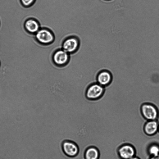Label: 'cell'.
I'll list each match as a JSON object with an SVG mask.
<instances>
[{"mask_svg":"<svg viewBox=\"0 0 159 159\" xmlns=\"http://www.w3.org/2000/svg\"><path fill=\"white\" fill-rule=\"evenodd\" d=\"M34 36L36 41L39 43L43 45L51 44L55 39L54 35L52 31L45 27L41 28Z\"/></svg>","mask_w":159,"mask_h":159,"instance_id":"6da1fadb","label":"cell"},{"mask_svg":"<svg viewBox=\"0 0 159 159\" xmlns=\"http://www.w3.org/2000/svg\"><path fill=\"white\" fill-rule=\"evenodd\" d=\"M140 111L142 116L147 120H157L158 118V110L156 106L152 103H143L141 106Z\"/></svg>","mask_w":159,"mask_h":159,"instance_id":"7a4b0ae2","label":"cell"},{"mask_svg":"<svg viewBox=\"0 0 159 159\" xmlns=\"http://www.w3.org/2000/svg\"><path fill=\"white\" fill-rule=\"evenodd\" d=\"M105 91V87L97 82H94L87 88L85 93L86 96L90 100H98L102 96Z\"/></svg>","mask_w":159,"mask_h":159,"instance_id":"3957f363","label":"cell"},{"mask_svg":"<svg viewBox=\"0 0 159 159\" xmlns=\"http://www.w3.org/2000/svg\"><path fill=\"white\" fill-rule=\"evenodd\" d=\"M70 54L61 48L56 50L52 55V60L55 66L59 67L64 66L69 63Z\"/></svg>","mask_w":159,"mask_h":159,"instance_id":"277c9868","label":"cell"},{"mask_svg":"<svg viewBox=\"0 0 159 159\" xmlns=\"http://www.w3.org/2000/svg\"><path fill=\"white\" fill-rule=\"evenodd\" d=\"M80 45V42L78 38L75 36H71L64 40L61 48L70 54L77 51Z\"/></svg>","mask_w":159,"mask_h":159,"instance_id":"5b68a950","label":"cell"},{"mask_svg":"<svg viewBox=\"0 0 159 159\" xmlns=\"http://www.w3.org/2000/svg\"><path fill=\"white\" fill-rule=\"evenodd\" d=\"M62 147L65 154L69 157H75L79 152V149L78 145L71 141H64L62 143Z\"/></svg>","mask_w":159,"mask_h":159,"instance_id":"8992f818","label":"cell"},{"mask_svg":"<svg viewBox=\"0 0 159 159\" xmlns=\"http://www.w3.org/2000/svg\"><path fill=\"white\" fill-rule=\"evenodd\" d=\"M112 80V75L111 73L106 69L100 70L96 77V82L104 87L109 85Z\"/></svg>","mask_w":159,"mask_h":159,"instance_id":"52a82bcc","label":"cell"},{"mask_svg":"<svg viewBox=\"0 0 159 159\" xmlns=\"http://www.w3.org/2000/svg\"><path fill=\"white\" fill-rule=\"evenodd\" d=\"M24 26L26 32L34 35L41 28L39 21L34 18H30L26 19L24 22Z\"/></svg>","mask_w":159,"mask_h":159,"instance_id":"ba28073f","label":"cell"},{"mask_svg":"<svg viewBox=\"0 0 159 159\" xmlns=\"http://www.w3.org/2000/svg\"><path fill=\"white\" fill-rule=\"evenodd\" d=\"M118 153L120 157L123 159H129L134 157L135 152L132 146L125 145L120 148Z\"/></svg>","mask_w":159,"mask_h":159,"instance_id":"9c48e42d","label":"cell"},{"mask_svg":"<svg viewBox=\"0 0 159 159\" xmlns=\"http://www.w3.org/2000/svg\"><path fill=\"white\" fill-rule=\"evenodd\" d=\"M159 125L157 120H147L144 124L143 129L145 133L152 135L158 131Z\"/></svg>","mask_w":159,"mask_h":159,"instance_id":"30bf717a","label":"cell"},{"mask_svg":"<svg viewBox=\"0 0 159 159\" xmlns=\"http://www.w3.org/2000/svg\"><path fill=\"white\" fill-rule=\"evenodd\" d=\"M100 155L98 149L93 146L88 148L84 153L85 159H99Z\"/></svg>","mask_w":159,"mask_h":159,"instance_id":"8fae6325","label":"cell"},{"mask_svg":"<svg viewBox=\"0 0 159 159\" xmlns=\"http://www.w3.org/2000/svg\"><path fill=\"white\" fill-rule=\"evenodd\" d=\"M148 152L152 156L159 155V145L157 144H153L148 148Z\"/></svg>","mask_w":159,"mask_h":159,"instance_id":"7c38bea8","label":"cell"},{"mask_svg":"<svg viewBox=\"0 0 159 159\" xmlns=\"http://www.w3.org/2000/svg\"><path fill=\"white\" fill-rule=\"evenodd\" d=\"M22 5L25 7H29L32 6L35 0H20Z\"/></svg>","mask_w":159,"mask_h":159,"instance_id":"4fadbf2b","label":"cell"},{"mask_svg":"<svg viewBox=\"0 0 159 159\" xmlns=\"http://www.w3.org/2000/svg\"><path fill=\"white\" fill-rule=\"evenodd\" d=\"M150 159H159V155L156 156H152Z\"/></svg>","mask_w":159,"mask_h":159,"instance_id":"5bb4252c","label":"cell"},{"mask_svg":"<svg viewBox=\"0 0 159 159\" xmlns=\"http://www.w3.org/2000/svg\"><path fill=\"white\" fill-rule=\"evenodd\" d=\"M129 159H139V158H138V157H133Z\"/></svg>","mask_w":159,"mask_h":159,"instance_id":"9a60e30c","label":"cell"},{"mask_svg":"<svg viewBox=\"0 0 159 159\" xmlns=\"http://www.w3.org/2000/svg\"><path fill=\"white\" fill-rule=\"evenodd\" d=\"M95 133H97V134H98V133H94V134H95ZM91 135H92V134H91ZM90 135H89V136H90ZM87 137H88V136H87ZM83 139H82V140H83ZM99 143H98V147H96V148H97V147H98V145H99Z\"/></svg>","mask_w":159,"mask_h":159,"instance_id":"2e32d148","label":"cell"},{"mask_svg":"<svg viewBox=\"0 0 159 159\" xmlns=\"http://www.w3.org/2000/svg\"><path fill=\"white\" fill-rule=\"evenodd\" d=\"M158 133H159V126H158V131H157Z\"/></svg>","mask_w":159,"mask_h":159,"instance_id":"e0dca14e","label":"cell"},{"mask_svg":"<svg viewBox=\"0 0 159 159\" xmlns=\"http://www.w3.org/2000/svg\"><path fill=\"white\" fill-rule=\"evenodd\" d=\"M95 134H97V133H95ZM98 146H97V147H98Z\"/></svg>","mask_w":159,"mask_h":159,"instance_id":"ac0fdd59","label":"cell"},{"mask_svg":"<svg viewBox=\"0 0 159 159\" xmlns=\"http://www.w3.org/2000/svg\"><path fill=\"white\" fill-rule=\"evenodd\" d=\"M96 133H97V132H96ZM97 133H98V132H97ZM85 138H86V137H85ZM99 145H98V146H99ZM97 148H98V147H97Z\"/></svg>","mask_w":159,"mask_h":159,"instance_id":"d6986e66","label":"cell"}]
</instances>
